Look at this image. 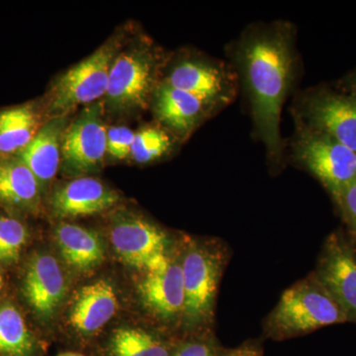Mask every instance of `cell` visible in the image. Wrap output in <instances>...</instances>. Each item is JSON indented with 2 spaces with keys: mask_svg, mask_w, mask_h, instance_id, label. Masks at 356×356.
Returning a JSON list of instances; mask_svg holds the SVG:
<instances>
[{
  "mask_svg": "<svg viewBox=\"0 0 356 356\" xmlns=\"http://www.w3.org/2000/svg\"><path fill=\"white\" fill-rule=\"evenodd\" d=\"M138 284L140 301L147 313L166 332L184 336V290L181 269V241L170 264L156 273H144Z\"/></svg>",
  "mask_w": 356,
  "mask_h": 356,
  "instance_id": "cell-11",
  "label": "cell"
},
{
  "mask_svg": "<svg viewBox=\"0 0 356 356\" xmlns=\"http://www.w3.org/2000/svg\"><path fill=\"white\" fill-rule=\"evenodd\" d=\"M110 238L119 259L140 270L149 259L170 252L177 245L159 225L131 213H121L114 217Z\"/></svg>",
  "mask_w": 356,
  "mask_h": 356,
  "instance_id": "cell-12",
  "label": "cell"
},
{
  "mask_svg": "<svg viewBox=\"0 0 356 356\" xmlns=\"http://www.w3.org/2000/svg\"><path fill=\"white\" fill-rule=\"evenodd\" d=\"M102 102L81 110L67 126L62 146V170L70 177H83L97 172L107 154V128Z\"/></svg>",
  "mask_w": 356,
  "mask_h": 356,
  "instance_id": "cell-9",
  "label": "cell"
},
{
  "mask_svg": "<svg viewBox=\"0 0 356 356\" xmlns=\"http://www.w3.org/2000/svg\"><path fill=\"white\" fill-rule=\"evenodd\" d=\"M312 273L356 324V243L343 227L325 238Z\"/></svg>",
  "mask_w": 356,
  "mask_h": 356,
  "instance_id": "cell-10",
  "label": "cell"
},
{
  "mask_svg": "<svg viewBox=\"0 0 356 356\" xmlns=\"http://www.w3.org/2000/svg\"><path fill=\"white\" fill-rule=\"evenodd\" d=\"M122 47V37H112L81 62L65 72L51 84L43 100L47 118L67 116L81 104L104 97L110 69Z\"/></svg>",
  "mask_w": 356,
  "mask_h": 356,
  "instance_id": "cell-5",
  "label": "cell"
},
{
  "mask_svg": "<svg viewBox=\"0 0 356 356\" xmlns=\"http://www.w3.org/2000/svg\"><path fill=\"white\" fill-rule=\"evenodd\" d=\"M152 106L159 125L175 139L185 140L209 116L210 107L191 93L161 81L154 89Z\"/></svg>",
  "mask_w": 356,
  "mask_h": 356,
  "instance_id": "cell-14",
  "label": "cell"
},
{
  "mask_svg": "<svg viewBox=\"0 0 356 356\" xmlns=\"http://www.w3.org/2000/svg\"><path fill=\"white\" fill-rule=\"evenodd\" d=\"M295 122L325 134L356 154V98L327 86L300 93L293 105Z\"/></svg>",
  "mask_w": 356,
  "mask_h": 356,
  "instance_id": "cell-8",
  "label": "cell"
},
{
  "mask_svg": "<svg viewBox=\"0 0 356 356\" xmlns=\"http://www.w3.org/2000/svg\"><path fill=\"white\" fill-rule=\"evenodd\" d=\"M117 307V295L111 283L96 281L77 293L70 312V325L84 336L95 334L114 317Z\"/></svg>",
  "mask_w": 356,
  "mask_h": 356,
  "instance_id": "cell-18",
  "label": "cell"
},
{
  "mask_svg": "<svg viewBox=\"0 0 356 356\" xmlns=\"http://www.w3.org/2000/svg\"><path fill=\"white\" fill-rule=\"evenodd\" d=\"M28 238L29 232L24 222L13 215H0V264H13L19 261Z\"/></svg>",
  "mask_w": 356,
  "mask_h": 356,
  "instance_id": "cell-24",
  "label": "cell"
},
{
  "mask_svg": "<svg viewBox=\"0 0 356 356\" xmlns=\"http://www.w3.org/2000/svg\"><path fill=\"white\" fill-rule=\"evenodd\" d=\"M22 291L35 315L44 322L51 320L67 292L64 271L57 259L48 254H35L26 268Z\"/></svg>",
  "mask_w": 356,
  "mask_h": 356,
  "instance_id": "cell-13",
  "label": "cell"
},
{
  "mask_svg": "<svg viewBox=\"0 0 356 356\" xmlns=\"http://www.w3.org/2000/svg\"><path fill=\"white\" fill-rule=\"evenodd\" d=\"M229 57L247 99L254 132L278 172L284 165L280 120L283 104L299 76L296 29L287 21L254 23L229 44Z\"/></svg>",
  "mask_w": 356,
  "mask_h": 356,
  "instance_id": "cell-1",
  "label": "cell"
},
{
  "mask_svg": "<svg viewBox=\"0 0 356 356\" xmlns=\"http://www.w3.org/2000/svg\"><path fill=\"white\" fill-rule=\"evenodd\" d=\"M224 356H264V346L261 339H248L236 348H228Z\"/></svg>",
  "mask_w": 356,
  "mask_h": 356,
  "instance_id": "cell-28",
  "label": "cell"
},
{
  "mask_svg": "<svg viewBox=\"0 0 356 356\" xmlns=\"http://www.w3.org/2000/svg\"><path fill=\"white\" fill-rule=\"evenodd\" d=\"M119 199V194L100 180L76 177L54 191L51 207L58 218L88 216L114 207Z\"/></svg>",
  "mask_w": 356,
  "mask_h": 356,
  "instance_id": "cell-15",
  "label": "cell"
},
{
  "mask_svg": "<svg viewBox=\"0 0 356 356\" xmlns=\"http://www.w3.org/2000/svg\"><path fill=\"white\" fill-rule=\"evenodd\" d=\"M58 356H83V355H79V353H63V355H60Z\"/></svg>",
  "mask_w": 356,
  "mask_h": 356,
  "instance_id": "cell-30",
  "label": "cell"
},
{
  "mask_svg": "<svg viewBox=\"0 0 356 356\" xmlns=\"http://www.w3.org/2000/svg\"><path fill=\"white\" fill-rule=\"evenodd\" d=\"M2 287H3V280H2L1 273H0V292H1Z\"/></svg>",
  "mask_w": 356,
  "mask_h": 356,
  "instance_id": "cell-31",
  "label": "cell"
},
{
  "mask_svg": "<svg viewBox=\"0 0 356 356\" xmlns=\"http://www.w3.org/2000/svg\"><path fill=\"white\" fill-rule=\"evenodd\" d=\"M337 88L356 98V67L339 81Z\"/></svg>",
  "mask_w": 356,
  "mask_h": 356,
  "instance_id": "cell-29",
  "label": "cell"
},
{
  "mask_svg": "<svg viewBox=\"0 0 356 356\" xmlns=\"http://www.w3.org/2000/svg\"><path fill=\"white\" fill-rule=\"evenodd\" d=\"M47 120L43 100L0 109V156H17Z\"/></svg>",
  "mask_w": 356,
  "mask_h": 356,
  "instance_id": "cell-19",
  "label": "cell"
},
{
  "mask_svg": "<svg viewBox=\"0 0 356 356\" xmlns=\"http://www.w3.org/2000/svg\"><path fill=\"white\" fill-rule=\"evenodd\" d=\"M229 259L231 250L221 238L181 240L184 337L215 332L218 292Z\"/></svg>",
  "mask_w": 356,
  "mask_h": 356,
  "instance_id": "cell-2",
  "label": "cell"
},
{
  "mask_svg": "<svg viewBox=\"0 0 356 356\" xmlns=\"http://www.w3.org/2000/svg\"><path fill=\"white\" fill-rule=\"evenodd\" d=\"M161 81L195 96L215 113L232 104L240 89L233 65L198 53L178 56Z\"/></svg>",
  "mask_w": 356,
  "mask_h": 356,
  "instance_id": "cell-6",
  "label": "cell"
},
{
  "mask_svg": "<svg viewBox=\"0 0 356 356\" xmlns=\"http://www.w3.org/2000/svg\"><path fill=\"white\" fill-rule=\"evenodd\" d=\"M227 350L215 332H204L184 337L172 356H224Z\"/></svg>",
  "mask_w": 356,
  "mask_h": 356,
  "instance_id": "cell-25",
  "label": "cell"
},
{
  "mask_svg": "<svg viewBox=\"0 0 356 356\" xmlns=\"http://www.w3.org/2000/svg\"><path fill=\"white\" fill-rule=\"evenodd\" d=\"M163 58L158 48L140 42L120 50L110 69L104 110L127 113L147 108L159 83Z\"/></svg>",
  "mask_w": 356,
  "mask_h": 356,
  "instance_id": "cell-4",
  "label": "cell"
},
{
  "mask_svg": "<svg viewBox=\"0 0 356 356\" xmlns=\"http://www.w3.org/2000/svg\"><path fill=\"white\" fill-rule=\"evenodd\" d=\"M175 139L159 124L140 128L135 132L130 156L138 163H153L172 152Z\"/></svg>",
  "mask_w": 356,
  "mask_h": 356,
  "instance_id": "cell-23",
  "label": "cell"
},
{
  "mask_svg": "<svg viewBox=\"0 0 356 356\" xmlns=\"http://www.w3.org/2000/svg\"><path fill=\"white\" fill-rule=\"evenodd\" d=\"M135 132L125 126L107 129V154L112 158L123 159L131 154Z\"/></svg>",
  "mask_w": 356,
  "mask_h": 356,
  "instance_id": "cell-27",
  "label": "cell"
},
{
  "mask_svg": "<svg viewBox=\"0 0 356 356\" xmlns=\"http://www.w3.org/2000/svg\"><path fill=\"white\" fill-rule=\"evenodd\" d=\"M292 142L295 163L310 172L322 184L332 200H336L356 177V154L325 134L296 123Z\"/></svg>",
  "mask_w": 356,
  "mask_h": 356,
  "instance_id": "cell-7",
  "label": "cell"
},
{
  "mask_svg": "<svg viewBox=\"0 0 356 356\" xmlns=\"http://www.w3.org/2000/svg\"><path fill=\"white\" fill-rule=\"evenodd\" d=\"M55 238L63 259L77 271L92 270L104 259V245L92 229L63 222L56 228Z\"/></svg>",
  "mask_w": 356,
  "mask_h": 356,
  "instance_id": "cell-20",
  "label": "cell"
},
{
  "mask_svg": "<svg viewBox=\"0 0 356 356\" xmlns=\"http://www.w3.org/2000/svg\"><path fill=\"white\" fill-rule=\"evenodd\" d=\"M36 344L19 311L11 304L0 306V353L32 356Z\"/></svg>",
  "mask_w": 356,
  "mask_h": 356,
  "instance_id": "cell-22",
  "label": "cell"
},
{
  "mask_svg": "<svg viewBox=\"0 0 356 356\" xmlns=\"http://www.w3.org/2000/svg\"><path fill=\"white\" fill-rule=\"evenodd\" d=\"M69 117L48 119L30 144L17 154L38 180L42 189L57 175L62 161L63 140Z\"/></svg>",
  "mask_w": 356,
  "mask_h": 356,
  "instance_id": "cell-17",
  "label": "cell"
},
{
  "mask_svg": "<svg viewBox=\"0 0 356 356\" xmlns=\"http://www.w3.org/2000/svg\"><path fill=\"white\" fill-rule=\"evenodd\" d=\"M334 204L343 222L344 231L356 243V177L343 187Z\"/></svg>",
  "mask_w": 356,
  "mask_h": 356,
  "instance_id": "cell-26",
  "label": "cell"
},
{
  "mask_svg": "<svg viewBox=\"0 0 356 356\" xmlns=\"http://www.w3.org/2000/svg\"><path fill=\"white\" fill-rule=\"evenodd\" d=\"M184 337L147 331L140 327H122L111 337V356H172Z\"/></svg>",
  "mask_w": 356,
  "mask_h": 356,
  "instance_id": "cell-21",
  "label": "cell"
},
{
  "mask_svg": "<svg viewBox=\"0 0 356 356\" xmlns=\"http://www.w3.org/2000/svg\"><path fill=\"white\" fill-rule=\"evenodd\" d=\"M42 187L18 156H0V208L10 215H35L41 210Z\"/></svg>",
  "mask_w": 356,
  "mask_h": 356,
  "instance_id": "cell-16",
  "label": "cell"
},
{
  "mask_svg": "<svg viewBox=\"0 0 356 356\" xmlns=\"http://www.w3.org/2000/svg\"><path fill=\"white\" fill-rule=\"evenodd\" d=\"M344 323L346 314L311 273L282 293L262 322V336L283 341Z\"/></svg>",
  "mask_w": 356,
  "mask_h": 356,
  "instance_id": "cell-3",
  "label": "cell"
}]
</instances>
